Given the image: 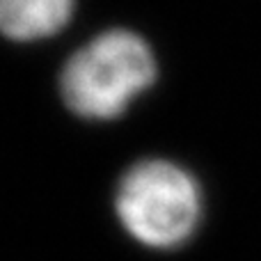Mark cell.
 <instances>
[{
    "label": "cell",
    "instance_id": "1",
    "mask_svg": "<svg viewBox=\"0 0 261 261\" xmlns=\"http://www.w3.org/2000/svg\"><path fill=\"white\" fill-rule=\"evenodd\" d=\"M115 213L124 231L142 248L179 250L202 225V188L186 167L149 158L128 167L119 179Z\"/></svg>",
    "mask_w": 261,
    "mask_h": 261
},
{
    "label": "cell",
    "instance_id": "2",
    "mask_svg": "<svg viewBox=\"0 0 261 261\" xmlns=\"http://www.w3.org/2000/svg\"><path fill=\"white\" fill-rule=\"evenodd\" d=\"M156 58L140 35L108 30L69 58L60 92L73 115L90 122L117 119L156 81Z\"/></svg>",
    "mask_w": 261,
    "mask_h": 261
},
{
    "label": "cell",
    "instance_id": "3",
    "mask_svg": "<svg viewBox=\"0 0 261 261\" xmlns=\"http://www.w3.org/2000/svg\"><path fill=\"white\" fill-rule=\"evenodd\" d=\"M76 0H0V32L14 41L53 37L69 23Z\"/></svg>",
    "mask_w": 261,
    "mask_h": 261
}]
</instances>
